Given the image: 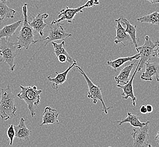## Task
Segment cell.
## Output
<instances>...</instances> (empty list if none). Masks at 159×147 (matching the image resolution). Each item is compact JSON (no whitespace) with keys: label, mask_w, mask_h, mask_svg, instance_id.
Instances as JSON below:
<instances>
[{"label":"cell","mask_w":159,"mask_h":147,"mask_svg":"<svg viewBox=\"0 0 159 147\" xmlns=\"http://www.w3.org/2000/svg\"><path fill=\"white\" fill-rule=\"evenodd\" d=\"M23 14L22 26L17 36L18 42H16L17 49L20 51L22 48L28 49L29 47L32 44H35L39 42V40H34V30L30 25L28 21L27 16V3H25L22 7Z\"/></svg>","instance_id":"1"},{"label":"cell","mask_w":159,"mask_h":147,"mask_svg":"<svg viewBox=\"0 0 159 147\" xmlns=\"http://www.w3.org/2000/svg\"><path fill=\"white\" fill-rule=\"evenodd\" d=\"M0 99V117L2 120L7 121L16 117V107L14 104L16 96L13 93L9 84L6 88L1 89Z\"/></svg>","instance_id":"2"},{"label":"cell","mask_w":159,"mask_h":147,"mask_svg":"<svg viewBox=\"0 0 159 147\" xmlns=\"http://www.w3.org/2000/svg\"><path fill=\"white\" fill-rule=\"evenodd\" d=\"M19 86L21 91L17 96L20 99L25 101L31 115L32 117H34L36 114L34 106H38L40 103V94L42 93V90H38L35 86L24 87L19 84Z\"/></svg>","instance_id":"3"},{"label":"cell","mask_w":159,"mask_h":147,"mask_svg":"<svg viewBox=\"0 0 159 147\" xmlns=\"http://www.w3.org/2000/svg\"><path fill=\"white\" fill-rule=\"evenodd\" d=\"M0 49L2 51L1 64H7L10 70L14 71L16 67L14 60L17 55L16 42H10L8 38H0Z\"/></svg>","instance_id":"4"},{"label":"cell","mask_w":159,"mask_h":147,"mask_svg":"<svg viewBox=\"0 0 159 147\" xmlns=\"http://www.w3.org/2000/svg\"><path fill=\"white\" fill-rule=\"evenodd\" d=\"M75 68H76L78 71H80V73L81 74L83 75L85 80H86L87 86L89 87V91L87 93V97L93 100V103L94 104H96L98 101L99 100L100 101H101L102 105V111L104 112L106 114H108V110L111 108H113V106L111 107H107L105 105V102L103 99V97L102 93V89L99 86H96L94 83L92 82L91 80L89 79V78L87 77V75H86V73L84 72L83 69L82 68H80V66H78V65L75 66Z\"/></svg>","instance_id":"5"},{"label":"cell","mask_w":159,"mask_h":147,"mask_svg":"<svg viewBox=\"0 0 159 147\" xmlns=\"http://www.w3.org/2000/svg\"><path fill=\"white\" fill-rule=\"evenodd\" d=\"M64 25V23L56 22V19L53 20L51 24L48 26L49 30L48 36L46 38L39 40V42L47 40L46 43L45 44V46L46 47L50 42L59 40H62V41H65V38L71 36L72 34L66 32L63 27Z\"/></svg>","instance_id":"6"},{"label":"cell","mask_w":159,"mask_h":147,"mask_svg":"<svg viewBox=\"0 0 159 147\" xmlns=\"http://www.w3.org/2000/svg\"><path fill=\"white\" fill-rule=\"evenodd\" d=\"M156 44L153 42L151 39L148 35L145 37L144 43L142 47L136 48L137 51L140 55V61L137 65L138 71L140 72L144 65L148 61H150L151 58L153 57V53Z\"/></svg>","instance_id":"7"},{"label":"cell","mask_w":159,"mask_h":147,"mask_svg":"<svg viewBox=\"0 0 159 147\" xmlns=\"http://www.w3.org/2000/svg\"><path fill=\"white\" fill-rule=\"evenodd\" d=\"M150 122H147L146 125L141 128H133L132 136L134 140L133 147H147L148 144L150 136L148 129Z\"/></svg>","instance_id":"8"},{"label":"cell","mask_w":159,"mask_h":147,"mask_svg":"<svg viewBox=\"0 0 159 147\" xmlns=\"http://www.w3.org/2000/svg\"><path fill=\"white\" fill-rule=\"evenodd\" d=\"M86 7V5L84 4L82 7L71 9L69 7H66L65 9L61 10L59 14L58 15L57 20H56L57 22H61L62 20H67L68 23H72L74 19V17L78 13H83L82 9Z\"/></svg>","instance_id":"9"},{"label":"cell","mask_w":159,"mask_h":147,"mask_svg":"<svg viewBox=\"0 0 159 147\" xmlns=\"http://www.w3.org/2000/svg\"><path fill=\"white\" fill-rule=\"evenodd\" d=\"M48 17L49 14L47 13L38 14L36 16H32V22L29 23L34 31L38 32L41 37L44 35V29L45 27L49 26L45 21Z\"/></svg>","instance_id":"10"},{"label":"cell","mask_w":159,"mask_h":147,"mask_svg":"<svg viewBox=\"0 0 159 147\" xmlns=\"http://www.w3.org/2000/svg\"><path fill=\"white\" fill-rule=\"evenodd\" d=\"M138 72V68H136V70L134 71V74L133 75V76L131 77V79L129 80V82L125 84L124 86H121L119 84L117 85V87H119L121 88L122 90L124 91L123 93L121 94L122 95V98L123 99L127 100L128 98L130 97L132 101H133V105L134 106L136 105L135 101L137 100V97L135 96L134 93V90H133V80H134V77L135 74Z\"/></svg>","instance_id":"11"},{"label":"cell","mask_w":159,"mask_h":147,"mask_svg":"<svg viewBox=\"0 0 159 147\" xmlns=\"http://www.w3.org/2000/svg\"><path fill=\"white\" fill-rule=\"evenodd\" d=\"M146 70L142 73L140 79L144 81H152V77L155 75L156 78H159V63L156 62H150L148 61L145 64Z\"/></svg>","instance_id":"12"},{"label":"cell","mask_w":159,"mask_h":147,"mask_svg":"<svg viewBox=\"0 0 159 147\" xmlns=\"http://www.w3.org/2000/svg\"><path fill=\"white\" fill-rule=\"evenodd\" d=\"M76 65V63H74L73 64L71 65L69 67L67 68L66 70L61 73H58L57 71H56V76L54 78H52L51 76H48L47 77L48 81L52 82V88L53 90L56 91H58V87L59 85H62L64 84L67 79V75L69 72L70 71V70L73 68L75 67V66Z\"/></svg>","instance_id":"13"},{"label":"cell","mask_w":159,"mask_h":147,"mask_svg":"<svg viewBox=\"0 0 159 147\" xmlns=\"http://www.w3.org/2000/svg\"><path fill=\"white\" fill-rule=\"evenodd\" d=\"M58 113L56 109H53L50 106H47L45 108L44 112L43 115L42 123L40 126L44 125L54 124L56 123H59L58 120Z\"/></svg>","instance_id":"14"},{"label":"cell","mask_w":159,"mask_h":147,"mask_svg":"<svg viewBox=\"0 0 159 147\" xmlns=\"http://www.w3.org/2000/svg\"><path fill=\"white\" fill-rule=\"evenodd\" d=\"M25 120L23 118L20 119L19 125L14 126L15 130L16 136L15 137L19 139V140L23 141L28 140L31 134V130L27 127L25 124Z\"/></svg>","instance_id":"15"},{"label":"cell","mask_w":159,"mask_h":147,"mask_svg":"<svg viewBox=\"0 0 159 147\" xmlns=\"http://www.w3.org/2000/svg\"><path fill=\"white\" fill-rule=\"evenodd\" d=\"M115 22L117 24V26L115 27L116 29V36L115 39V44H118L121 43L124 46H125L124 42H131L132 40L131 39L130 37L126 32L125 29L122 27L121 23L118 21L117 19L115 20Z\"/></svg>","instance_id":"16"},{"label":"cell","mask_w":159,"mask_h":147,"mask_svg":"<svg viewBox=\"0 0 159 147\" xmlns=\"http://www.w3.org/2000/svg\"><path fill=\"white\" fill-rule=\"evenodd\" d=\"M118 21H119L121 23L126 25V28L125 29V31L127 34L130 37L133 43L134 44L135 49L138 48V44H137V26H133L129 20L124 18H120L117 19Z\"/></svg>","instance_id":"17"},{"label":"cell","mask_w":159,"mask_h":147,"mask_svg":"<svg viewBox=\"0 0 159 147\" xmlns=\"http://www.w3.org/2000/svg\"><path fill=\"white\" fill-rule=\"evenodd\" d=\"M23 20H20L12 24L5 25L0 29V38H11L16 33L17 29L22 24Z\"/></svg>","instance_id":"18"},{"label":"cell","mask_w":159,"mask_h":147,"mask_svg":"<svg viewBox=\"0 0 159 147\" xmlns=\"http://www.w3.org/2000/svg\"><path fill=\"white\" fill-rule=\"evenodd\" d=\"M136 63V60L134 61L133 63H131L129 65L126 66L121 71V72L117 76L115 77V79L117 84L120 83H124L126 84L129 80V77L130 75L131 71L133 70V67L135 66Z\"/></svg>","instance_id":"19"},{"label":"cell","mask_w":159,"mask_h":147,"mask_svg":"<svg viewBox=\"0 0 159 147\" xmlns=\"http://www.w3.org/2000/svg\"><path fill=\"white\" fill-rule=\"evenodd\" d=\"M146 122H141L139 119L138 115L133 114L131 113H127V116L126 118L122 119V121L113 122L114 123H119V125H121L125 123H129L132 126L135 128H141L147 123Z\"/></svg>","instance_id":"20"},{"label":"cell","mask_w":159,"mask_h":147,"mask_svg":"<svg viewBox=\"0 0 159 147\" xmlns=\"http://www.w3.org/2000/svg\"><path fill=\"white\" fill-rule=\"evenodd\" d=\"M65 44V42L64 40H63L60 44H57L54 42H52V44L54 48V52L56 57L58 55H65V56H66L67 62L69 64H70V65L73 64L74 63H76V61L75 60H74L73 58L71 57V56L69 55L66 50H65V47H64Z\"/></svg>","instance_id":"21"},{"label":"cell","mask_w":159,"mask_h":147,"mask_svg":"<svg viewBox=\"0 0 159 147\" xmlns=\"http://www.w3.org/2000/svg\"><path fill=\"white\" fill-rule=\"evenodd\" d=\"M139 58H140V55L138 53L137 55H134L131 57L118 58L117 59L115 60L107 61V65L112 67L115 70V71H116L117 69L120 68L121 66H122L128 61H131L133 60H139Z\"/></svg>","instance_id":"22"},{"label":"cell","mask_w":159,"mask_h":147,"mask_svg":"<svg viewBox=\"0 0 159 147\" xmlns=\"http://www.w3.org/2000/svg\"><path fill=\"white\" fill-rule=\"evenodd\" d=\"M6 3L2 1L0 2V21L5 18H14L16 13L15 10L9 7Z\"/></svg>","instance_id":"23"},{"label":"cell","mask_w":159,"mask_h":147,"mask_svg":"<svg viewBox=\"0 0 159 147\" xmlns=\"http://www.w3.org/2000/svg\"><path fill=\"white\" fill-rule=\"evenodd\" d=\"M137 20L140 23H147L159 25V12L155 11L143 17L138 18Z\"/></svg>","instance_id":"24"},{"label":"cell","mask_w":159,"mask_h":147,"mask_svg":"<svg viewBox=\"0 0 159 147\" xmlns=\"http://www.w3.org/2000/svg\"><path fill=\"white\" fill-rule=\"evenodd\" d=\"M7 138L9 139L10 145H12L15 136H16L15 130L14 128V125L13 124L10 125L9 128L7 129Z\"/></svg>","instance_id":"25"},{"label":"cell","mask_w":159,"mask_h":147,"mask_svg":"<svg viewBox=\"0 0 159 147\" xmlns=\"http://www.w3.org/2000/svg\"><path fill=\"white\" fill-rule=\"evenodd\" d=\"M85 5L86 7H91L99 5V0H89Z\"/></svg>","instance_id":"26"},{"label":"cell","mask_w":159,"mask_h":147,"mask_svg":"<svg viewBox=\"0 0 159 147\" xmlns=\"http://www.w3.org/2000/svg\"><path fill=\"white\" fill-rule=\"evenodd\" d=\"M155 44H156V47H155V48L154 49V51H153V57H157L159 58V41L158 40V39L156 40Z\"/></svg>","instance_id":"27"},{"label":"cell","mask_w":159,"mask_h":147,"mask_svg":"<svg viewBox=\"0 0 159 147\" xmlns=\"http://www.w3.org/2000/svg\"><path fill=\"white\" fill-rule=\"evenodd\" d=\"M57 58L58 61L61 63H65L67 62V57L65 55H58Z\"/></svg>","instance_id":"28"},{"label":"cell","mask_w":159,"mask_h":147,"mask_svg":"<svg viewBox=\"0 0 159 147\" xmlns=\"http://www.w3.org/2000/svg\"><path fill=\"white\" fill-rule=\"evenodd\" d=\"M140 113L143 114H145L147 113V110L146 106L142 105L140 106Z\"/></svg>","instance_id":"29"},{"label":"cell","mask_w":159,"mask_h":147,"mask_svg":"<svg viewBox=\"0 0 159 147\" xmlns=\"http://www.w3.org/2000/svg\"><path fill=\"white\" fill-rule=\"evenodd\" d=\"M147 110V113H151L152 112L153 108L152 106L151 105H147L146 106Z\"/></svg>","instance_id":"30"},{"label":"cell","mask_w":159,"mask_h":147,"mask_svg":"<svg viewBox=\"0 0 159 147\" xmlns=\"http://www.w3.org/2000/svg\"><path fill=\"white\" fill-rule=\"evenodd\" d=\"M155 140L156 141V144L159 145V130L157 132V134H156V136L155 138Z\"/></svg>","instance_id":"31"},{"label":"cell","mask_w":159,"mask_h":147,"mask_svg":"<svg viewBox=\"0 0 159 147\" xmlns=\"http://www.w3.org/2000/svg\"><path fill=\"white\" fill-rule=\"evenodd\" d=\"M147 1L150 2V3L152 4V5L159 3V0H147Z\"/></svg>","instance_id":"32"},{"label":"cell","mask_w":159,"mask_h":147,"mask_svg":"<svg viewBox=\"0 0 159 147\" xmlns=\"http://www.w3.org/2000/svg\"><path fill=\"white\" fill-rule=\"evenodd\" d=\"M1 1H2V2H7V0H0V2Z\"/></svg>","instance_id":"33"},{"label":"cell","mask_w":159,"mask_h":147,"mask_svg":"<svg viewBox=\"0 0 159 147\" xmlns=\"http://www.w3.org/2000/svg\"><path fill=\"white\" fill-rule=\"evenodd\" d=\"M147 147H152V145H151V144H148V145H147Z\"/></svg>","instance_id":"34"},{"label":"cell","mask_w":159,"mask_h":147,"mask_svg":"<svg viewBox=\"0 0 159 147\" xmlns=\"http://www.w3.org/2000/svg\"><path fill=\"white\" fill-rule=\"evenodd\" d=\"M0 56H2V51L0 49Z\"/></svg>","instance_id":"35"},{"label":"cell","mask_w":159,"mask_h":147,"mask_svg":"<svg viewBox=\"0 0 159 147\" xmlns=\"http://www.w3.org/2000/svg\"><path fill=\"white\" fill-rule=\"evenodd\" d=\"M156 80H157V82H159V78H156Z\"/></svg>","instance_id":"36"},{"label":"cell","mask_w":159,"mask_h":147,"mask_svg":"<svg viewBox=\"0 0 159 147\" xmlns=\"http://www.w3.org/2000/svg\"></svg>","instance_id":"37"}]
</instances>
